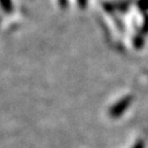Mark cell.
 Segmentation results:
<instances>
[{
  "instance_id": "obj_2",
  "label": "cell",
  "mask_w": 148,
  "mask_h": 148,
  "mask_svg": "<svg viewBox=\"0 0 148 148\" xmlns=\"http://www.w3.org/2000/svg\"><path fill=\"white\" fill-rule=\"evenodd\" d=\"M0 7L5 14H12L14 10L12 0H0Z\"/></svg>"
},
{
  "instance_id": "obj_1",
  "label": "cell",
  "mask_w": 148,
  "mask_h": 148,
  "mask_svg": "<svg viewBox=\"0 0 148 148\" xmlns=\"http://www.w3.org/2000/svg\"><path fill=\"white\" fill-rule=\"evenodd\" d=\"M130 103H131V97H127V98H125V99H121L117 104L114 105V106L111 108V110H110L111 116L118 117V116L127 108Z\"/></svg>"
},
{
  "instance_id": "obj_4",
  "label": "cell",
  "mask_w": 148,
  "mask_h": 148,
  "mask_svg": "<svg viewBox=\"0 0 148 148\" xmlns=\"http://www.w3.org/2000/svg\"><path fill=\"white\" fill-rule=\"evenodd\" d=\"M77 2H78V4H79V6L80 7H86V2H88V0H77Z\"/></svg>"
},
{
  "instance_id": "obj_5",
  "label": "cell",
  "mask_w": 148,
  "mask_h": 148,
  "mask_svg": "<svg viewBox=\"0 0 148 148\" xmlns=\"http://www.w3.org/2000/svg\"><path fill=\"white\" fill-rule=\"evenodd\" d=\"M134 148H144V143L142 141H139L138 143L134 146Z\"/></svg>"
},
{
  "instance_id": "obj_3",
  "label": "cell",
  "mask_w": 148,
  "mask_h": 148,
  "mask_svg": "<svg viewBox=\"0 0 148 148\" xmlns=\"http://www.w3.org/2000/svg\"><path fill=\"white\" fill-rule=\"evenodd\" d=\"M58 2L62 8H66L68 5V0H58Z\"/></svg>"
}]
</instances>
